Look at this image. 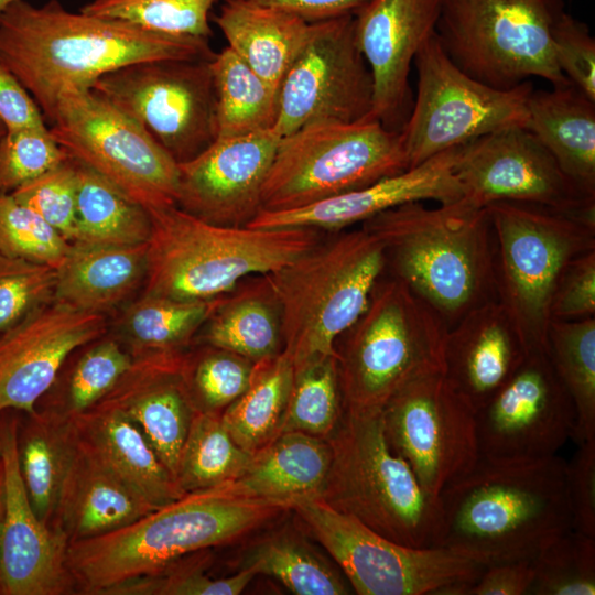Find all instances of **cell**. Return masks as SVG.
<instances>
[{"label": "cell", "instance_id": "cell-1", "mask_svg": "<svg viewBox=\"0 0 595 595\" xmlns=\"http://www.w3.org/2000/svg\"><path fill=\"white\" fill-rule=\"evenodd\" d=\"M207 39L145 30L121 20L74 13L60 1L13 2L0 20V60L52 122L57 101L91 88L125 65L156 60H212Z\"/></svg>", "mask_w": 595, "mask_h": 595}, {"label": "cell", "instance_id": "cell-2", "mask_svg": "<svg viewBox=\"0 0 595 595\" xmlns=\"http://www.w3.org/2000/svg\"><path fill=\"white\" fill-rule=\"evenodd\" d=\"M439 506L435 547L484 566L533 559L572 530L566 461L560 455L526 464L479 458L441 493Z\"/></svg>", "mask_w": 595, "mask_h": 595}, {"label": "cell", "instance_id": "cell-3", "mask_svg": "<svg viewBox=\"0 0 595 595\" xmlns=\"http://www.w3.org/2000/svg\"><path fill=\"white\" fill-rule=\"evenodd\" d=\"M360 226L382 245L388 274L453 327L469 311L497 301L495 238L486 207L461 198L411 202Z\"/></svg>", "mask_w": 595, "mask_h": 595}, {"label": "cell", "instance_id": "cell-4", "mask_svg": "<svg viewBox=\"0 0 595 595\" xmlns=\"http://www.w3.org/2000/svg\"><path fill=\"white\" fill-rule=\"evenodd\" d=\"M285 510L214 488L188 493L112 532L68 543L66 563L76 589L105 595L120 583L235 541Z\"/></svg>", "mask_w": 595, "mask_h": 595}, {"label": "cell", "instance_id": "cell-5", "mask_svg": "<svg viewBox=\"0 0 595 595\" xmlns=\"http://www.w3.org/2000/svg\"><path fill=\"white\" fill-rule=\"evenodd\" d=\"M151 232L142 294L175 300H212L241 280L268 274L316 245L312 228L221 226L176 205L148 209Z\"/></svg>", "mask_w": 595, "mask_h": 595}, {"label": "cell", "instance_id": "cell-6", "mask_svg": "<svg viewBox=\"0 0 595 595\" xmlns=\"http://www.w3.org/2000/svg\"><path fill=\"white\" fill-rule=\"evenodd\" d=\"M321 240L268 273L282 311L283 351L294 368L335 356V342L366 310L383 275V248L361 226Z\"/></svg>", "mask_w": 595, "mask_h": 595}, {"label": "cell", "instance_id": "cell-7", "mask_svg": "<svg viewBox=\"0 0 595 595\" xmlns=\"http://www.w3.org/2000/svg\"><path fill=\"white\" fill-rule=\"evenodd\" d=\"M332 461L320 499L398 543L435 547L439 500L386 437L382 409L344 407L327 439Z\"/></svg>", "mask_w": 595, "mask_h": 595}, {"label": "cell", "instance_id": "cell-8", "mask_svg": "<svg viewBox=\"0 0 595 595\" xmlns=\"http://www.w3.org/2000/svg\"><path fill=\"white\" fill-rule=\"evenodd\" d=\"M447 328L402 282L385 274L335 342L344 407L382 409L409 382L443 372Z\"/></svg>", "mask_w": 595, "mask_h": 595}, {"label": "cell", "instance_id": "cell-9", "mask_svg": "<svg viewBox=\"0 0 595 595\" xmlns=\"http://www.w3.org/2000/svg\"><path fill=\"white\" fill-rule=\"evenodd\" d=\"M486 208L495 238L497 301L528 353H547L554 286L570 260L595 250V225L533 204L495 202Z\"/></svg>", "mask_w": 595, "mask_h": 595}, {"label": "cell", "instance_id": "cell-10", "mask_svg": "<svg viewBox=\"0 0 595 595\" xmlns=\"http://www.w3.org/2000/svg\"><path fill=\"white\" fill-rule=\"evenodd\" d=\"M408 169L401 132L371 115L355 122L311 123L281 138L261 210L301 208Z\"/></svg>", "mask_w": 595, "mask_h": 595}, {"label": "cell", "instance_id": "cell-11", "mask_svg": "<svg viewBox=\"0 0 595 595\" xmlns=\"http://www.w3.org/2000/svg\"><path fill=\"white\" fill-rule=\"evenodd\" d=\"M564 0H441L435 33L451 61L476 80L510 89L541 77L570 80L553 54L551 30Z\"/></svg>", "mask_w": 595, "mask_h": 595}, {"label": "cell", "instance_id": "cell-12", "mask_svg": "<svg viewBox=\"0 0 595 595\" xmlns=\"http://www.w3.org/2000/svg\"><path fill=\"white\" fill-rule=\"evenodd\" d=\"M292 509L359 595H466L485 569L448 548L392 541L317 497Z\"/></svg>", "mask_w": 595, "mask_h": 595}, {"label": "cell", "instance_id": "cell-13", "mask_svg": "<svg viewBox=\"0 0 595 595\" xmlns=\"http://www.w3.org/2000/svg\"><path fill=\"white\" fill-rule=\"evenodd\" d=\"M418 89L401 132L409 169L454 147L510 127H526L530 80L510 89L485 85L459 69L436 33L414 61Z\"/></svg>", "mask_w": 595, "mask_h": 595}, {"label": "cell", "instance_id": "cell-14", "mask_svg": "<svg viewBox=\"0 0 595 595\" xmlns=\"http://www.w3.org/2000/svg\"><path fill=\"white\" fill-rule=\"evenodd\" d=\"M50 126L72 158L147 209L176 205L178 163L138 121L93 88L62 95Z\"/></svg>", "mask_w": 595, "mask_h": 595}, {"label": "cell", "instance_id": "cell-15", "mask_svg": "<svg viewBox=\"0 0 595 595\" xmlns=\"http://www.w3.org/2000/svg\"><path fill=\"white\" fill-rule=\"evenodd\" d=\"M138 121L180 164L217 138L210 60H156L125 65L91 87Z\"/></svg>", "mask_w": 595, "mask_h": 595}, {"label": "cell", "instance_id": "cell-16", "mask_svg": "<svg viewBox=\"0 0 595 595\" xmlns=\"http://www.w3.org/2000/svg\"><path fill=\"white\" fill-rule=\"evenodd\" d=\"M382 421L391 450L408 463L435 500L480 458L476 410L450 386L443 372L402 387L382 407Z\"/></svg>", "mask_w": 595, "mask_h": 595}, {"label": "cell", "instance_id": "cell-17", "mask_svg": "<svg viewBox=\"0 0 595 595\" xmlns=\"http://www.w3.org/2000/svg\"><path fill=\"white\" fill-rule=\"evenodd\" d=\"M372 93L371 73L356 43L354 15L314 22L281 82L272 129L283 138L311 123L361 120L371 115Z\"/></svg>", "mask_w": 595, "mask_h": 595}, {"label": "cell", "instance_id": "cell-18", "mask_svg": "<svg viewBox=\"0 0 595 595\" xmlns=\"http://www.w3.org/2000/svg\"><path fill=\"white\" fill-rule=\"evenodd\" d=\"M455 175L462 198L475 206L495 202L533 204L595 225V197L565 175L526 127L500 129L464 144Z\"/></svg>", "mask_w": 595, "mask_h": 595}, {"label": "cell", "instance_id": "cell-19", "mask_svg": "<svg viewBox=\"0 0 595 595\" xmlns=\"http://www.w3.org/2000/svg\"><path fill=\"white\" fill-rule=\"evenodd\" d=\"M480 458L526 464L558 455L573 439V401L547 353H529L509 380L476 411Z\"/></svg>", "mask_w": 595, "mask_h": 595}, {"label": "cell", "instance_id": "cell-20", "mask_svg": "<svg viewBox=\"0 0 595 595\" xmlns=\"http://www.w3.org/2000/svg\"><path fill=\"white\" fill-rule=\"evenodd\" d=\"M19 412L0 414L4 506L0 529V595H63L76 591L66 563L67 541L40 520L18 461Z\"/></svg>", "mask_w": 595, "mask_h": 595}, {"label": "cell", "instance_id": "cell-21", "mask_svg": "<svg viewBox=\"0 0 595 595\" xmlns=\"http://www.w3.org/2000/svg\"><path fill=\"white\" fill-rule=\"evenodd\" d=\"M105 331L101 313L52 300L0 334V414L34 412L66 359Z\"/></svg>", "mask_w": 595, "mask_h": 595}, {"label": "cell", "instance_id": "cell-22", "mask_svg": "<svg viewBox=\"0 0 595 595\" xmlns=\"http://www.w3.org/2000/svg\"><path fill=\"white\" fill-rule=\"evenodd\" d=\"M280 140L273 129L217 138L178 164L176 206L215 225L247 226L262 209L263 183Z\"/></svg>", "mask_w": 595, "mask_h": 595}, {"label": "cell", "instance_id": "cell-23", "mask_svg": "<svg viewBox=\"0 0 595 595\" xmlns=\"http://www.w3.org/2000/svg\"><path fill=\"white\" fill-rule=\"evenodd\" d=\"M441 0H369L355 18V37L372 77L371 115L401 131L412 109L410 68L435 33Z\"/></svg>", "mask_w": 595, "mask_h": 595}, {"label": "cell", "instance_id": "cell-24", "mask_svg": "<svg viewBox=\"0 0 595 595\" xmlns=\"http://www.w3.org/2000/svg\"><path fill=\"white\" fill-rule=\"evenodd\" d=\"M464 145V144H463ZM463 145L443 151L401 173L363 188L301 208L261 210L247 226L251 228H312L334 232L360 225L390 208L411 202L453 203L463 197L455 164Z\"/></svg>", "mask_w": 595, "mask_h": 595}, {"label": "cell", "instance_id": "cell-25", "mask_svg": "<svg viewBox=\"0 0 595 595\" xmlns=\"http://www.w3.org/2000/svg\"><path fill=\"white\" fill-rule=\"evenodd\" d=\"M185 353L136 357L118 385L99 401L121 410L139 426L174 479L198 412L184 376Z\"/></svg>", "mask_w": 595, "mask_h": 595}, {"label": "cell", "instance_id": "cell-26", "mask_svg": "<svg viewBox=\"0 0 595 595\" xmlns=\"http://www.w3.org/2000/svg\"><path fill=\"white\" fill-rule=\"evenodd\" d=\"M528 350L498 301L469 311L447 329L443 375L476 411L509 380Z\"/></svg>", "mask_w": 595, "mask_h": 595}, {"label": "cell", "instance_id": "cell-27", "mask_svg": "<svg viewBox=\"0 0 595 595\" xmlns=\"http://www.w3.org/2000/svg\"><path fill=\"white\" fill-rule=\"evenodd\" d=\"M66 419L76 440L154 509L185 495L139 426L121 410L98 402Z\"/></svg>", "mask_w": 595, "mask_h": 595}, {"label": "cell", "instance_id": "cell-28", "mask_svg": "<svg viewBox=\"0 0 595 595\" xmlns=\"http://www.w3.org/2000/svg\"><path fill=\"white\" fill-rule=\"evenodd\" d=\"M331 461L327 439L296 431L281 432L251 454L236 478L214 489L230 497L270 501L292 509L302 500L320 497Z\"/></svg>", "mask_w": 595, "mask_h": 595}, {"label": "cell", "instance_id": "cell-29", "mask_svg": "<svg viewBox=\"0 0 595 595\" xmlns=\"http://www.w3.org/2000/svg\"><path fill=\"white\" fill-rule=\"evenodd\" d=\"M152 510V506L74 436V450L53 522V529L60 531L67 543L112 532Z\"/></svg>", "mask_w": 595, "mask_h": 595}, {"label": "cell", "instance_id": "cell-30", "mask_svg": "<svg viewBox=\"0 0 595 595\" xmlns=\"http://www.w3.org/2000/svg\"><path fill=\"white\" fill-rule=\"evenodd\" d=\"M253 363L283 351L282 311L268 274L250 275L218 296L195 339Z\"/></svg>", "mask_w": 595, "mask_h": 595}, {"label": "cell", "instance_id": "cell-31", "mask_svg": "<svg viewBox=\"0 0 595 595\" xmlns=\"http://www.w3.org/2000/svg\"><path fill=\"white\" fill-rule=\"evenodd\" d=\"M214 21L227 46L278 91L312 32L300 17L248 0H224Z\"/></svg>", "mask_w": 595, "mask_h": 595}, {"label": "cell", "instance_id": "cell-32", "mask_svg": "<svg viewBox=\"0 0 595 595\" xmlns=\"http://www.w3.org/2000/svg\"><path fill=\"white\" fill-rule=\"evenodd\" d=\"M148 245L72 242L56 269L53 300L79 311L101 313L125 301L144 280Z\"/></svg>", "mask_w": 595, "mask_h": 595}, {"label": "cell", "instance_id": "cell-33", "mask_svg": "<svg viewBox=\"0 0 595 595\" xmlns=\"http://www.w3.org/2000/svg\"><path fill=\"white\" fill-rule=\"evenodd\" d=\"M526 128L565 175L595 197V101L574 85L532 91Z\"/></svg>", "mask_w": 595, "mask_h": 595}, {"label": "cell", "instance_id": "cell-34", "mask_svg": "<svg viewBox=\"0 0 595 595\" xmlns=\"http://www.w3.org/2000/svg\"><path fill=\"white\" fill-rule=\"evenodd\" d=\"M18 428V461L33 510L42 522H53L68 470L74 435L66 418L36 408L21 413Z\"/></svg>", "mask_w": 595, "mask_h": 595}, {"label": "cell", "instance_id": "cell-35", "mask_svg": "<svg viewBox=\"0 0 595 595\" xmlns=\"http://www.w3.org/2000/svg\"><path fill=\"white\" fill-rule=\"evenodd\" d=\"M74 160L77 195L73 242L108 246L147 244L151 232L148 209L105 176Z\"/></svg>", "mask_w": 595, "mask_h": 595}, {"label": "cell", "instance_id": "cell-36", "mask_svg": "<svg viewBox=\"0 0 595 595\" xmlns=\"http://www.w3.org/2000/svg\"><path fill=\"white\" fill-rule=\"evenodd\" d=\"M293 375L284 351L256 363L247 389L220 414L232 440L249 454L281 433Z\"/></svg>", "mask_w": 595, "mask_h": 595}, {"label": "cell", "instance_id": "cell-37", "mask_svg": "<svg viewBox=\"0 0 595 595\" xmlns=\"http://www.w3.org/2000/svg\"><path fill=\"white\" fill-rule=\"evenodd\" d=\"M210 69L216 95L217 138L240 137L274 127L279 91L231 48L226 46L215 53Z\"/></svg>", "mask_w": 595, "mask_h": 595}, {"label": "cell", "instance_id": "cell-38", "mask_svg": "<svg viewBox=\"0 0 595 595\" xmlns=\"http://www.w3.org/2000/svg\"><path fill=\"white\" fill-rule=\"evenodd\" d=\"M216 299L188 301L142 294L122 314L123 345L134 358L187 350Z\"/></svg>", "mask_w": 595, "mask_h": 595}, {"label": "cell", "instance_id": "cell-39", "mask_svg": "<svg viewBox=\"0 0 595 595\" xmlns=\"http://www.w3.org/2000/svg\"><path fill=\"white\" fill-rule=\"evenodd\" d=\"M547 354L575 408L573 440L595 439V317L551 321Z\"/></svg>", "mask_w": 595, "mask_h": 595}, {"label": "cell", "instance_id": "cell-40", "mask_svg": "<svg viewBox=\"0 0 595 595\" xmlns=\"http://www.w3.org/2000/svg\"><path fill=\"white\" fill-rule=\"evenodd\" d=\"M242 567L279 580L296 595H344L349 593L342 574L302 537L283 532L257 543Z\"/></svg>", "mask_w": 595, "mask_h": 595}, {"label": "cell", "instance_id": "cell-41", "mask_svg": "<svg viewBox=\"0 0 595 595\" xmlns=\"http://www.w3.org/2000/svg\"><path fill=\"white\" fill-rule=\"evenodd\" d=\"M250 456L232 440L220 415L197 412L180 454L175 480L184 494L210 489L236 478Z\"/></svg>", "mask_w": 595, "mask_h": 595}, {"label": "cell", "instance_id": "cell-42", "mask_svg": "<svg viewBox=\"0 0 595 595\" xmlns=\"http://www.w3.org/2000/svg\"><path fill=\"white\" fill-rule=\"evenodd\" d=\"M344 411L335 356L320 357L294 368L281 432L296 431L328 439Z\"/></svg>", "mask_w": 595, "mask_h": 595}, {"label": "cell", "instance_id": "cell-43", "mask_svg": "<svg viewBox=\"0 0 595 595\" xmlns=\"http://www.w3.org/2000/svg\"><path fill=\"white\" fill-rule=\"evenodd\" d=\"M198 346L185 353L187 388L198 412L220 415L247 389L256 363L226 349Z\"/></svg>", "mask_w": 595, "mask_h": 595}, {"label": "cell", "instance_id": "cell-44", "mask_svg": "<svg viewBox=\"0 0 595 595\" xmlns=\"http://www.w3.org/2000/svg\"><path fill=\"white\" fill-rule=\"evenodd\" d=\"M216 0H94L80 12L129 22L149 31L209 39V11Z\"/></svg>", "mask_w": 595, "mask_h": 595}, {"label": "cell", "instance_id": "cell-45", "mask_svg": "<svg viewBox=\"0 0 595 595\" xmlns=\"http://www.w3.org/2000/svg\"><path fill=\"white\" fill-rule=\"evenodd\" d=\"M533 595H594L595 538L570 530L534 558Z\"/></svg>", "mask_w": 595, "mask_h": 595}, {"label": "cell", "instance_id": "cell-46", "mask_svg": "<svg viewBox=\"0 0 595 595\" xmlns=\"http://www.w3.org/2000/svg\"><path fill=\"white\" fill-rule=\"evenodd\" d=\"M133 361V355L119 339L98 342L74 366L62 403L45 410L69 418L90 409L118 385Z\"/></svg>", "mask_w": 595, "mask_h": 595}, {"label": "cell", "instance_id": "cell-47", "mask_svg": "<svg viewBox=\"0 0 595 595\" xmlns=\"http://www.w3.org/2000/svg\"><path fill=\"white\" fill-rule=\"evenodd\" d=\"M72 242L11 194H0V253L57 269Z\"/></svg>", "mask_w": 595, "mask_h": 595}, {"label": "cell", "instance_id": "cell-48", "mask_svg": "<svg viewBox=\"0 0 595 595\" xmlns=\"http://www.w3.org/2000/svg\"><path fill=\"white\" fill-rule=\"evenodd\" d=\"M203 563L191 554L158 573L120 583L105 595H238L257 575L242 567L235 575L213 578L204 573Z\"/></svg>", "mask_w": 595, "mask_h": 595}, {"label": "cell", "instance_id": "cell-49", "mask_svg": "<svg viewBox=\"0 0 595 595\" xmlns=\"http://www.w3.org/2000/svg\"><path fill=\"white\" fill-rule=\"evenodd\" d=\"M68 158L47 126L6 130L0 138V194L12 193Z\"/></svg>", "mask_w": 595, "mask_h": 595}, {"label": "cell", "instance_id": "cell-50", "mask_svg": "<svg viewBox=\"0 0 595 595\" xmlns=\"http://www.w3.org/2000/svg\"><path fill=\"white\" fill-rule=\"evenodd\" d=\"M56 269L0 253V334L53 300Z\"/></svg>", "mask_w": 595, "mask_h": 595}, {"label": "cell", "instance_id": "cell-51", "mask_svg": "<svg viewBox=\"0 0 595 595\" xmlns=\"http://www.w3.org/2000/svg\"><path fill=\"white\" fill-rule=\"evenodd\" d=\"M60 231L69 242L76 232L77 171L67 160L10 193Z\"/></svg>", "mask_w": 595, "mask_h": 595}, {"label": "cell", "instance_id": "cell-52", "mask_svg": "<svg viewBox=\"0 0 595 595\" xmlns=\"http://www.w3.org/2000/svg\"><path fill=\"white\" fill-rule=\"evenodd\" d=\"M551 41L562 74L595 101V40L588 26L563 12L552 26Z\"/></svg>", "mask_w": 595, "mask_h": 595}, {"label": "cell", "instance_id": "cell-53", "mask_svg": "<svg viewBox=\"0 0 595 595\" xmlns=\"http://www.w3.org/2000/svg\"><path fill=\"white\" fill-rule=\"evenodd\" d=\"M595 317V250L582 253L562 269L550 304L551 321Z\"/></svg>", "mask_w": 595, "mask_h": 595}, {"label": "cell", "instance_id": "cell-54", "mask_svg": "<svg viewBox=\"0 0 595 595\" xmlns=\"http://www.w3.org/2000/svg\"><path fill=\"white\" fill-rule=\"evenodd\" d=\"M572 529L595 538V439L582 442L566 462Z\"/></svg>", "mask_w": 595, "mask_h": 595}, {"label": "cell", "instance_id": "cell-55", "mask_svg": "<svg viewBox=\"0 0 595 595\" xmlns=\"http://www.w3.org/2000/svg\"><path fill=\"white\" fill-rule=\"evenodd\" d=\"M0 121L6 130L45 127V118L28 89L0 60Z\"/></svg>", "mask_w": 595, "mask_h": 595}, {"label": "cell", "instance_id": "cell-56", "mask_svg": "<svg viewBox=\"0 0 595 595\" xmlns=\"http://www.w3.org/2000/svg\"><path fill=\"white\" fill-rule=\"evenodd\" d=\"M533 578V559L495 563L485 566L466 595H526Z\"/></svg>", "mask_w": 595, "mask_h": 595}, {"label": "cell", "instance_id": "cell-57", "mask_svg": "<svg viewBox=\"0 0 595 595\" xmlns=\"http://www.w3.org/2000/svg\"><path fill=\"white\" fill-rule=\"evenodd\" d=\"M293 13L309 23L355 15L369 0H248Z\"/></svg>", "mask_w": 595, "mask_h": 595}, {"label": "cell", "instance_id": "cell-58", "mask_svg": "<svg viewBox=\"0 0 595 595\" xmlns=\"http://www.w3.org/2000/svg\"><path fill=\"white\" fill-rule=\"evenodd\" d=\"M3 506H4V472L3 465L0 458V529L3 517Z\"/></svg>", "mask_w": 595, "mask_h": 595}, {"label": "cell", "instance_id": "cell-59", "mask_svg": "<svg viewBox=\"0 0 595 595\" xmlns=\"http://www.w3.org/2000/svg\"><path fill=\"white\" fill-rule=\"evenodd\" d=\"M18 0H0V20L4 13V11Z\"/></svg>", "mask_w": 595, "mask_h": 595}, {"label": "cell", "instance_id": "cell-60", "mask_svg": "<svg viewBox=\"0 0 595 595\" xmlns=\"http://www.w3.org/2000/svg\"><path fill=\"white\" fill-rule=\"evenodd\" d=\"M4 131H6V128L3 123L0 121V138L3 136Z\"/></svg>", "mask_w": 595, "mask_h": 595}]
</instances>
